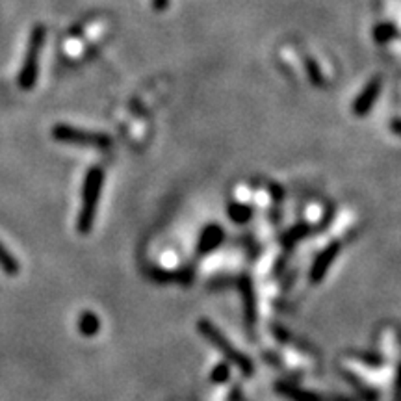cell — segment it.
Returning <instances> with one entry per match:
<instances>
[{
	"label": "cell",
	"instance_id": "obj_1",
	"mask_svg": "<svg viewBox=\"0 0 401 401\" xmlns=\"http://www.w3.org/2000/svg\"><path fill=\"white\" fill-rule=\"evenodd\" d=\"M197 331L210 345H214L215 350L220 351L221 355L225 357L227 362L234 364V366L242 372V375H245V377H251V375H253L254 373L253 361H251L245 353L236 350V347L229 342V338H227L225 334L221 333L220 329L215 327L214 323L208 322V320H199Z\"/></svg>",
	"mask_w": 401,
	"mask_h": 401
},
{
	"label": "cell",
	"instance_id": "obj_2",
	"mask_svg": "<svg viewBox=\"0 0 401 401\" xmlns=\"http://www.w3.org/2000/svg\"><path fill=\"white\" fill-rule=\"evenodd\" d=\"M104 181V173L101 167H91L85 173L84 188H82V208H80L79 220H76V229L80 234H90L95 223L97 206L101 199V188Z\"/></svg>",
	"mask_w": 401,
	"mask_h": 401
},
{
	"label": "cell",
	"instance_id": "obj_3",
	"mask_svg": "<svg viewBox=\"0 0 401 401\" xmlns=\"http://www.w3.org/2000/svg\"><path fill=\"white\" fill-rule=\"evenodd\" d=\"M45 38L47 30L43 26H35L32 35H30L28 51H26V56H24L21 73H19V85L23 90H30L35 84L38 67H40V56L41 51H43V45H45Z\"/></svg>",
	"mask_w": 401,
	"mask_h": 401
},
{
	"label": "cell",
	"instance_id": "obj_4",
	"mask_svg": "<svg viewBox=\"0 0 401 401\" xmlns=\"http://www.w3.org/2000/svg\"><path fill=\"white\" fill-rule=\"evenodd\" d=\"M52 136L65 143H76V145H91V147L106 149L112 145V140L101 132H88V130L74 129L69 124H58L52 130Z\"/></svg>",
	"mask_w": 401,
	"mask_h": 401
},
{
	"label": "cell",
	"instance_id": "obj_5",
	"mask_svg": "<svg viewBox=\"0 0 401 401\" xmlns=\"http://www.w3.org/2000/svg\"><path fill=\"white\" fill-rule=\"evenodd\" d=\"M340 249H342V243L340 242H331L327 243V247H323L320 253H318V256L314 259V262H312L311 265V272H309V281H311L312 284H320L325 279V275L329 273V270H331V265H333V262L336 260V256H338Z\"/></svg>",
	"mask_w": 401,
	"mask_h": 401
},
{
	"label": "cell",
	"instance_id": "obj_6",
	"mask_svg": "<svg viewBox=\"0 0 401 401\" xmlns=\"http://www.w3.org/2000/svg\"><path fill=\"white\" fill-rule=\"evenodd\" d=\"M225 242V231L218 223H210L203 229L197 240V256H206Z\"/></svg>",
	"mask_w": 401,
	"mask_h": 401
},
{
	"label": "cell",
	"instance_id": "obj_7",
	"mask_svg": "<svg viewBox=\"0 0 401 401\" xmlns=\"http://www.w3.org/2000/svg\"><path fill=\"white\" fill-rule=\"evenodd\" d=\"M275 390L284 398H288L290 401H351L345 400V398H323V395L314 394L311 390H303L288 383H277Z\"/></svg>",
	"mask_w": 401,
	"mask_h": 401
},
{
	"label": "cell",
	"instance_id": "obj_8",
	"mask_svg": "<svg viewBox=\"0 0 401 401\" xmlns=\"http://www.w3.org/2000/svg\"><path fill=\"white\" fill-rule=\"evenodd\" d=\"M238 288H240V294L243 297V312H245V322H247L249 327H253L256 323V297H254V288L251 279L243 275L238 283Z\"/></svg>",
	"mask_w": 401,
	"mask_h": 401
},
{
	"label": "cell",
	"instance_id": "obj_9",
	"mask_svg": "<svg viewBox=\"0 0 401 401\" xmlns=\"http://www.w3.org/2000/svg\"><path fill=\"white\" fill-rule=\"evenodd\" d=\"M379 90H381V79H373L370 84L364 88V91L361 93V97L357 99L355 104H353V110L355 113L362 115V113H366L370 108L373 106V102L377 99Z\"/></svg>",
	"mask_w": 401,
	"mask_h": 401
},
{
	"label": "cell",
	"instance_id": "obj_10",
	"mask_svg": "<svg viewBox=\"0 0 401 401\" xmlns=\"http://www.w3.org/2000/svg\"><path fill=\"white\" fill-rule=\"evenodd\" d=\"M254 210L249 206V204H242V203H231L229 208H227V215L232 223L236 225H245L249 221L253 220Z\"/></svg>",
	"mask_w": 401,
	"mask_h": 401
},
{
	"label": "cell",
	"instance_id": "obj_11",
	"mask_svg": "<svg viewBox=\"0 0 401 401\" xmlns=\"http://www.w3.org/2000/svg\"><path fill=\"white\" fill-rule=\"evenodd\" d=\"M311 225L309 223H297V225H294L292 229H288V231L284 232V236L281 238V243H283L284 247L290 249L294 247L295 243L301 242L303 238H306L309 234H311Z\"/></svg>",
	"mask_w": 401,
	"mask_h": 401
},
{
	"label": "cell",
	"instance_id": "obj_12",
	"mask_svg": "<svg viewBox=\"0 0 401 401\" xmlns=\"http://www.w3.org/2000/svg\"><path fill=\"white\" fill-rule=\"evenodd\" d=\"M79 331L82 336H95L101 331V320L91 311H84L79 320Z\"/></svg>",
	"mask_w": 401,
	"mask_h": 401
},
{
	"label": "cell",
	"instance_id": "obj_13",
	"mask_svg": "<svg viewBox=\"0 0 401 401\" xmlns=\"http://www.w3.org/2000/svg\"><path fill=\"white\" fill-rule=\"evenodd\" d=\"M0 270L6 273V275H10V277H15V275H19V272H21L19 260L8 251V247L2 242H0Z\"/></svg>",
	"mask_w": 401,
	"mask_h": 401
},
{
	"label": "cell",
	"instance_id": "obj_14",
	"mask_svg": "<svg viewBox=\"0 0 401 401\" xmlns=\"http://www.w3.org/2000/svg\"><path fill=\"white\" fill-rule=\"evenodd\" d=\"M231 379V364L229 362H220L214 370L210 372V383L212 384H223Z\"/></svg>",
	"mask_w": 401,
	"mask_h": 401
},
{
	"label": "cell",
	"instance_id": "obj_15",
	"mask_svg": "<svg viewBox=\"0 0 401 401\" xmlns=\"http://www.w3.org/2000/svg\"><path fill=\"white\" fill-rule=\"evenodd\" d=\"M167 2H170V0H154V8H156V10H164V8L167 6Z\"/></svg>",
	"mask_w": 401,
	"mask_h": 401
},
{
	"label": "cell",
	"instance_id": "obj_16",
	"mask_svg": "<svg viewBox=\"0 0 401 401\" xmlns=\"http://www.w3.org/2000/svg\"><path fill=\"white\" fill-rule=\"evenodd\" d=\"M392 129H394L395 132H400V134H401V121H395V123H392Z\"/></svg>",
	"mask_w": 401,
	"mask_h": 401
}]
</instances>
